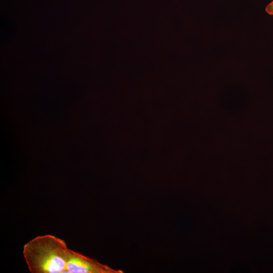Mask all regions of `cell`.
Wrapping results in <instances>:
<instances>
[{
  "label": "cell",
  "mask_w": 273,
  "mask_h": 273,
  "mask_svg": "<svg viewBox=\"0 0 273 273\" xmlns=\"http://www.w3.org/2000/svg\"><path fill=\"white\" fill-rule=\"evenodd\" d=\"M69 251L63 240L48 234L27 242L23 254L32 273H66Z\"/></svg>",
  "instance_id": "6da1fadb"
},
{
  "label": "cell",
  "mask_w": 273,
  "mask_h": 273,
  "mask_svg": "<svg viewBox=\"0 0 273 273\" xmlns=\"http://www.w3.org/2000/svg\"><path fill=\"white\" fill-rule=\"evenodd\" d=\"M96 260L70 249L66 273H122Z\"/></svg>",
  "instance_id": "7a4b0ae2"
},
{
  "label": "cell",
  "mask_w": 273,
  "mask_h": 273,
  "mask_svg": "<svg viewBox=\"0 0 273 273\" xmlns=\"http://www.w3.org/2000/svg\"><path fill=\"white\" fill-rule=\"evenodd\" d=\"M265 10L268 15H273V1L265 7Z\"/></svg>",
  "instance_id": "3957f363"
}]
</instances>
